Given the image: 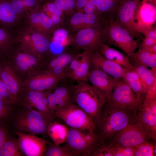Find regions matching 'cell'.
Here are the masks:
<instances>
[{"label": "cell", "mask_w": 156, "mask_h": 156, "mask_svg": "<svg viewBox=\"0 0 156 156\" xmlns=\"http://www.w3.org/2000/svg\"><path fill=\"white\" fill-rule=\"evenodd\" d=\"M31 38L34 48L37 52L44 53L49 49L50 45L49 41L42 35L35 33L32 35Z\"/></svg>", "instance_id": "cell-32"}, {"label": "cell", "mask_w": 156, "mask_h": 156, "mask_svg": "<svg viewBox=\"0 0 156 156\" xmlns=\"http://www.w3.org/2000/svg\"><path fill=\"white\" fill-rule=\"evenodd\" d=\"M139 49L147 52L156 54V44L148 47L139 46Z\"/></svg>", "instance_id": "cell-48"}, {"label": "cell", "mask_w": 156, "mask_h": 156, "mask_svg": "<svg viewBox=\"0 0 156 156\" xmlns=\"http://www.w3.org/2000/svg\"><path fill=\"white\" fill-rule=\"evenodd\" d=\"M30 19L32 23L39 24L44 29H50L53 25L50 18L42 12L34 13L31 16Z\"/></svg>", "instance_id": "cell-33"}, {"label": "cell", "mask_w": 156, "mask_h": 156, "mask_svg": "<svg viewBox=\"0 0 156 156\" xmlns=\"http://www.w3.org/2000/svg\"><path fill=\"white\" fill-rule=\"evenodd\" d=\"M47 7L48 10L52 14H57L60 16L62 14L63 11L58 8L54 3H49L47 5Z\"/></svg>", "instance_id": "cell-45"}, {"label": "cell", "mask_w": 156, "mask_h": 156, "mask_svg": "<svg viewBox=\"0 0 156 156\" xmlns=\"http://www.w3.org/2000/svg\"><path fill=\"white\" fill-rule=\"evenodd\" d=\"M8 138L6 130L2 125H0V148Z\"/></svg>", "instance_id": "cell-44"}, {"label": "cell", "mask_w": 156, "mask_h": 156, "mask_svg": "<svg viewBox=\"0 0 156 156\" xmlns=\"http://www.w3.org/2000/svg\"><path fill=\"white\" fill-rule=\"evenodd\" d=\"M99 51L106 59L118 64L129 70H134V67L127 57L118 50L109 47L103 43L100 47Z\"/></svg>", "instance_id": "cell-21"}, {"label": "cell", "mask_w": 156, "mask_h": 156, "mask_svg": "<svg viewBox=\"0 0 156 156\" xmlns=\"http://www.w3.org/2000/svg\"><path fill=\"white\" fill-rule=\"evenodd\" d=\"M15 134L20 149L27 156H43L47 150V142L35 135L16 131Z\"/></svg>", "instance_id": "cell-12"}, {"label": "cell", "mask_w": 156, "mask_h": 156, "mask_svg": "<svg viewBox=\"0 0 156 156\" xmlns=\"http://www.w3.org/2000/svg\"><path fill=\"white\" fill-rule=\"evenodd\" d=\"M151 138L146 129L140 123L135 121L106 142L112 145L134 147L149 142Z\"/></svg>", "instance_id": "cell-6"}, {"label": "cell", "mask_w": 156, "mask_h": 156, "mask_svg": "<svg viewBox=\"0 0 156 156\" xmlns=\"http://www.w3.org/2000/svg\"><path fill=\"white\" fill-rule=\"evenodd\" d=\"M132 111L135 121L142 124L156 140V100L148 102L143 99L141 104Z\"/></svg>", "instance_id": "cell-11"}, {"label": "cell", "mask_w": 156, "mask_h": 156, "mask_svg": "<svg viewBox=\"0 0 156 156\" xmlns=\"http://www.w3.org/2000/svg\"><path fill=\"white\" fill-rule=\"evenodd\" d=\"M105 41L116 46L129 56L138 47L130 33L114 21L109 22L104 30Z\"/></svg>", "instance_id": "cell-7"}, {"label": "cell", "mask_w": 156, "mask_h": 156, "mask_svg": "<svg viewBox=\"0 0 156 156\" xmlns=\"http://www.w3.org/2000/svg\"><path fill=\"white\" fill-rule=\"evenodd\" d=\"M144 100L148 102L156 100V81L147 89Z\"/></svg>", "instance_id": "cell-40"}, {"label": "cell", "mask_w": 156, "mask_h": 156, "mask_svg": "<svg viewBox=\"0 0 156 156\" xmlns=\"http://www.w3.org/2000/svg\"><path fill=\"white\" fill-rule=\"evenodd\" d=\"M142 0H124L118 11L114 21L126 29L133 37L141 41L143 38L137 29L135 22L137 8Z\"/></svg>", "instance_id": "cell-9"}, {"label": "cell", "mask_w": 156, "mask_h": 156, "mask_svg": "<svg viewBox=\"0 0 156 156\" xmlns=\"http://www.w3.org/2000/svg\"><path fill=\"white\" fill-rule=\"evenodd\" d=\"M83 8L86 13L101 15L97 8L95 0H88Z\"/></svg>", "instance_id": "cell-41"}, {"label": "cell", "mask_w": 156, "mask_h": 156, "mask_svg": "<svg viewBox=\"0 0 156 156\" xmlns=\"http://www.w3.org/2000/svg\"><path fill=\"white\" fill-rule=\"evenodd\" d=\"M70 88L74 103L89 115L96 124L107 101L106 96L86 81H77Z\"/></svg>", "instance_id": "cell-2"}, {"label": "cell", "mask_w": 156, "mask_h": 156, "mask_svg": "<svg viewBox=\"0 0 156 156\" xmlns=\"http://www.w3.org/2000/svg\"><path fill=\"white\" fill-rule=\"evenodd\" d=\"M109 22L100 15L78 12L71 17L70 24L73 29L79 31L88 28L105 27Z\"/></svg>", "instance_id": "cell-18"}, {"label": "cell", "mask_w": 156, "mask_h": 156, "mask_svg": "<svg viewBox=\"0 0 156 156\" xmlns=\"http://www.w3.org/2000/svg\"><path fill=\"white\" fill-rule=\"evenodd\" d=\"M22 94L23 108L35 109L47 116L54 118L53 113L50 110L47 100V92L26 89Z\"/></svg>", "instance_id": "cell-13"}, {"label": "cell", "mask_w": 156, "mask_h": 156, "mask_svg": "<svg viewBox=\"0 0 156 156\" xmlns=\"http://www.w3.org/2000/svg\"><path fill=\"white\" fill-rule=\"evenodd\" d=\"M54 115L70 128L97 133L96 125L92 118L74 103L58 110Z\"/></svg>", "instance_id": "cell-5"}, {"label": "cell", "mask_w": 156, "mask_h": 156, "mask_svg": "<svg viewBox=\"0 0 156 156\" xmlns=\"http://www.w3.org/2000/svg\"><path fill=\"white\" fill-rule=\"evenodd\" d=\"M68 130L66 125L53 120L48 125L47 134L53 143L60 146L65 142Z\"/></svg>", "instance_id": "cell-23"}, {"label": "cell", "mask_w": 156, "mask_h": 156, "mask_svg": "<svg viewBox=\"0 0 156 156\" xmlns=\"http://www.w3.org/2000/svg\"><path fill=\"white\" fill-rule=\"evenodd\" d=\"M150 70L154 75L156 77V67L151 68Z\"/></svg>", "instance_id": "cell-51"}, {"label": "cell", "mask_w": 156, "mask_h": 156, "mask_svg": "<svg viewBox=\"0 0 156 156\" xmlns=\"http://www.w3.org/2000/svg\"><path fill=\"white\" fill-rule=\"evenodd\" d=\"M9 41L8 35L3 29L0 28V56H4Z\"/></svg>", "instance_id": "cell-39"}, {"label": "cell", "mask_w": 156, "mask_h": 156, "mask_svg": "<svg viewBox=\"0 0 156 156\" xmlns=\"http://www.w3.org/2000/svg\"><path fill=\"white\" fill-rule=\"evenodd\" d=\"M88 79L92 85L105 94L107 99L117 82L119 80L102 70L94 68L90 70Z\"/></svg>", "instance_id": "cell-19"}, {"label": "cell", "mask_w": 156, "mask_h": 156, "mask_svg": "<svg viewBox=\"0 0 156 156\" xmlns=\"http://www.w3.org/2000/svg\"><path fill=\"white\" fill-rule=\"evenodd\" d=\"M135 121L132 110L117 107L106 102L96 123V132L101 142L109 140Z\"/></svg>", "instance_id": "cell-1"}, {"label": "cell", "mask_w": 156, "mask_h": 156, "mask_svg": "<svg viewBox=\"0 0 156 156\" xmlns=\"http://www.w3.org/2000/svg\"><path fill=\"white\" fill-rule=\"evenodd\" d=\"M100 142L97 133L69 127L66 142L62 146L72 156H89Z\"/></svg>", "instance_id": "cell-4"}, {"label": "cell", "mask_w": 156, "mask_h": 156, "mask_svg": "<svg viewBox=\"0 0 156 156\" xmlns=\"http://www.w3.org/2000/svg\"><path fill=\"white\" fill-rule=\"evenodd\" d=\"M68 38L67 31L64 29H59L54 33L53 42L58 47L62 48L66 45L68 43Z\"/></svg>", "instance_id": "cell-35"}, {"label": "cell", "mask_w": 156, "mask_h": 156, "mask_svg": "<svg viewBox=\"0 0 156 156\" xmlns=\"http://www.w3.org/2000/svg\"><path fill=\"white\" fill-rule=\"evenodd\" d=\"M145 37H148L156 40V25L148 28L143 33Z\"/></svg>", "instance_id": "cell-43"}, {"label": "cell", "mask_w": 156, "mask_h": 156, "mask_svg": "<svg viewBox=\"0 0 156 156\" xmlns=\"http://www.w3.org/2000/svg\"><path fill=\"white\" fill-rule=\"evenodd\" d=\"M88 0H77L76 5L78 9L83 8Z\"/></svg>", "instance_id": "cell-50"}, {"label": "cell", "mask_w": 156, "mask_h": 156, "mask_svg": "<svg viewBox=\"0 0 156 156\" xmlns=\"http://www.w3.org/2000/svg\"><path fill=\"white\" fill-rule=\"evenodd\" d=\"M156 44V40L148 37H145L142 40V44L139 46L141 47H148Z\"/></svg>", "instance_id": "cell-47"}, {"label": "cell", "mask_w": 156, "mask_h": 156, "mask_svg": "<svg viewBox=\"0 0 156 156\" xmlns=\"http://www.w3.org/2000/svg\"><path fill=\"white\" fill-rule=\"evenodd\" d=\"M90 63L93 68L102 70L119 80L122 79L129 70L106 59L97 51L91 52Z\"/></svg>", "instance_id": "cell-16"}, {"label": "cell", "mask_w": 156, "mask_h": 156, "mask_svg": "<svg viewBox=\"0 0 156 156\" xmlns=\"http://www.w3.org/2000/svg\"><path fill=\"white\" fill-rule=\"evenodd\" d=\"M127 57L135 65H141L151 68L156 67V54L140 49ZM134 66V65H133Z\"/></svg>", "instance_id": "cell-25"}, {"label": "cell", "mask_w": 156, "mask_h": 156, "mask_svg": "<svg viewBox=\"0 0 156 156\" xmlns=\"http://www.w3.org/2000/svg\"><path fill=\"white\" fill-rule=\"evenodd\" d=\"M48 147L44 154L45 156H72L63 146L55 144L53 142L47 143Z\"/></svg>", "instance_id": "cell-34"}, {"label": "cell", "mask_w": 156, "mask_h": 156, "mask_svg": "<svg viewBox=\"0 0 156 156\" xmlns=\"http://www.w3.org/2000/svg\"><path fill=\"white\" fill-rule=\"evenodd\" d=\"M0 100L13 105L6 88L1 79H0Z\"/></svg>", "instance_id": "cell-42"}, {"label": "cell", "mask_w": 156, "mask_h": 156, "mask_svg": "<svg viewBox=\"0 0 156 156\" xmlns=\"http://www.w3.org/2000/svg\"><path fill=\"white\" fill-rule=\"evenodd\" d=\"M23 154L17 139L8 138L0 148V156H21Z\"/></svg>", "instance_id": "cell-29"}, {"label": "cell", "mask_w": 156, "mask_h": 156, "mask_svg": "<svg viewBox=\"0 0 156 156\" xmlns=\"http://www.w3.org/2000/svg\"><path fill=\"white\" fill-rule=\"evenodd\" d=\"M122 79L118 81L107 98L106 103L121 109L133 111L142 103L143 100Z\"/></svg>", "instance_id": "cell-8"}, {"label": "cell", "mask_w": 156, "mask_h": 156, "mask_svg": "<svg viewBox=\"0 0 156 156\" xmlns=\"http://www.w3.org/2000/svg\"><path fill=\"white\" fill-rule=\"evenodd\" d=\"M60 16L57 14H52L50 18L53 24L57 25L59 23L60 20Z\"/></svg>", "instance_id": "cell-49"}, {"label": "cell", "mask_w": 156, "mask_h": 156, "mask_svg": "<svg viewBox=\"0 0 156 156\" xmlns=\"http://www.w3.org/2000/svg\"><path fill=\"white\" fill-rule=\"evenodd\" d=\"M15 62L18 70L25 72L29 71L37 65L38 60L33 55L21 53L16 56Z\"/></svg>", "instance_id": "cell-27"}, {"label": "cell", "mask_w": 156, "mask_h": 156, "mask_svg": "<svg viewBox=\"0 0 156 156\" xmlns=\"http://www.w3.org/2000/svg\"><path fill=\"white\" fill-rule=\"evenodd\" d=\"M60 81L54 74L47 70L30 76L24 85L27 90L46 91L54 88Z\"/></svg>", "instance_id": "cell-15"}, {"label": "cell", "mask_w": 156, "mask_h": 156, "mask_svg": "<svg viewBox=\"0 0 156 156\" xmlns=\"http://www.w3.org/2000/svg\"><path fill=\"white\" fill-rule=\"evenodd\" d=\"M1 66H0V79H1Z\"/></svg>", "instance_id": "cell-52"}, {"label": "cell", "mask_w": 156, "mask_h": 156, "mask_svg": "<svg viewBox=\"0 0 156 156\" xmlns=\"http://www.w3.org/2000/svg\"><path fill=\"white\" fill-rule=\"evenodd\" d=\"M16 16L11 4L7 0H0V25H8L15 20Z\"/></svg>", "instance_id": "cell-28"}, {"label": "cell", "mask_w": 156, "mask_h": 156, "mask_svg": "<svg viewBox=\"0 0 156 156\" xmlns=\"http://www.w3.org/2000/svg\"><path fill=\"white\" fill-rule=\"evenodd\" d=\"M12 105L0 100V125L3 124L10 116L12 112Z\"/></svg>", "instance_id": "cell-37"}, {"label": "cell", "mask_w": 156, "mask_h": 156, "mask_svg": "<svg viewBox=\"0 0 156 156\" xmlns=\"http://www.w3.org/2000/svg\"><path fill=\"white\" fill-rule=\"evenodd\" d=\"M134 156H153L156 155V145L149 142H144L133 147Z\"/></svg>", "instance_id": "cell-31"}, {"label": "cell", "mask_w": 156, "mask_h": 156, "mask_svg": "<svg viewBox=\"0 0 156 156\" xmlns=\"http://www.w3.org/2000/svg\"><path fill=\"white\" fill-rule=\"evenodd\" d=\"M54 4L60 9L63 11H68L67 0H55Z\"/></svg>", "instance_id": "cell-46"}, {"label": "cell", "mask_w": 156, "mask_h": 156, "mask_svg": "<svg viewBox=\"0 0 156 156\" xmlns=\"http://www.w3.org/2000/svg\"><path fill=\"white\" fill-rule=\"evenodd\" d=\"M47 91V100L50 110L53 113L58 110L74 103L70 87L56 86Z\"/></svg>", "instance_id": "cell-17"}, {"label": "cell", "mask_w": 156, "mask_h": 156, "mask_svg": "<svg viewBox=\"0 0 156 156\" xmlns=\"http://www.w3.org/2000/svg\"><path fill=\"white\" fill-rule=\"evenodd\" d=\"M108 144L110 146L112 156H134L133 147L112 145Z\"/></svg>", "instance_id": "cell-36"}, {"label": "cell", "mask_w": 156, "mask_h": 156, "mask_svg": "<svg viewBox=\"0 0 156 156\" xmlns=\"http://www.w3.org/2000/svg\"><path fill=\"white\" fill-rule=\"evenodd\" d=\"M124 0H95L100 15L109 21L115 20Z\"/></svg>", "instance_id": "cell-22"}, {"label": "cell", "mask_w": 156, "mask_h": 156, "mask_svg": "<svg viewBox=\"0 0 156 156\" xmlns=\"http://www.w3.org/2000/svg\"><path fill=\"white\" fill-rule=\"evenodd\" d=\"M35 4V0H13L11 4L14 12L18 14L21 12L25 6L32 7Z\"/></svg>", "instance_id": "cell-38"}, {"label": "cell", "mask_w": 156, "mask_h": 156, "mask_svg": "<svg viewBox=\"0 0 156 156\" xmlns=\"http://www.w3.org/2000/svg\"><path fill=\"white\" fill-rule=\"evenodd\" d=\"M1 79L10 97L12 104L21 99L23 92L21 83L11 66L5 65L1 66Z\"/></svg>", "instance_id": "cell-14"}, {"label": "cell", "mask_w": 156, "mask_h": 156, "mask_svg": "<svg viewBox=\"0 0 156 156\" xmlns=\"http://www.w3.org/2000/svg\"><path fill=\"white\" fill-rule=\"evenodd\" d=\"M54 118L32 108H23L14 116L13 125L16 131L36 135L47 134L49 124Z\"/></svg>", "instance_id": "cell-3"}, {"label": "cell", "mask_w": 156, "mask_h": 156, "mask_svg": "<svg viewBox=\"0 0 156 156\" xmlns=\"http://www.w3.org/2000/svg\"><path fill=\"white\" fill-rule=\"evenodd\" d=\"M133 66L134 70L140 77L146 92L147 89L156 81V77L147 67L141 65Z\"/></svg>", "instance_id": "cell-30"}, {"label": "cell", "mask_w": 156, "mask_h": 156, "mask_svg": "<svg viewBox=\"0 0 156 156\" xmlns=\"http://www.w3.org/2000/svg\"><path fill=\"white\" fill-rule=\"evenodd\" d=\"M136 94L141 99L144 98L146 90L139 76L134 70H129L122 79Z\"/></svg>", "instance_id": "cell-26"}, {"label": "cell", "mask_w": 156, "mask_h": 156, "mask_svg": "<svg viewBox=\"0 0 156 156\" xmlns=\"http://www.w3.org/2000/svg\"><path fill=\"white\" fill-rule=\"evenodd\" d=\"M105 27L88 28L78 31L75 40L78 47L90 52H98L101 44L105 41Z\"/></svg>", "instance_id": "cell-10"}, {"label": "cell", "mask_w": 156, "mask_h": 156, "mask_svg": "<svg viewBox=\"0 0 156 156\" xmlns=\"http://www.w3.org/2000/svg\"><path fill=\"white\" fill-rule=\"evenodd\" d=\"M90 52L85 51L83 52L81 61L76 70L68 77L71 80L77 81L87 82L90 71Z\"/></svg>", "instance_id": "cell-24"}, {"label": "cell", "mask_w": 156, "mask_h": 156, "mask_svg": "<svg viewBox=\"0 0 156 156\" xmlns=\"http://www.w3.org/2000/svg\"><path fill=\"white\" fill-rule=\"evenodd\" d=\"M73 58L69 54L62 53L51 60L47 70L54 74L60 81L66 77L67 69Z\"/></svg>", "instance_id": "cell-20"}]
</instances>
